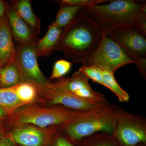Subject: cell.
I'll use <instances>...</instances> for the list:
<instances>
[{"mask_svg":"<svg viewBox=\"0 0 146 146\" xmlns=\"http://www.w3.org/2000/svg\"><path fill=\"white\" fill-rule=\"evenodd\" d=\"M104 33V31L85 16L80 9L63 29L54 50L63 52L72 63H83L97 49Z\"/></svg>","mask_w":146,"mask_h":146,"instance_id":"cell-1","label":"cell"},{"mask_svg":"<svg viewBox=\"0 0 146 146\" xmlns=\"http://www.w3.org/2000/svg\"><path fill=\"white\" fill-rule=\"evenodd\" d=\"M92 22L106 31L133 26L146 34V1L143 0H115L107 4L82 8Z\"/></svg>","mask_w":146,"mask_h":146,"instance_id":"cell-2","label":"cell"},{"mask_svg":"<svg viewBox=\"0 0 146 146\" xmlns=\"http://www.w3.org/2000/svg\"><path fill=\"white\" fill-rule=\"evenodd\" d=\"M123 109L109 102L78 112L58 130L72 142L99 132L113 134Z\"/></svg>","mask_w":146,"mask_h":146,"instance_id":"cell-3","label":"cell"},{"mask_svg":"<svg viewBox=\"0 0 146 146\" xmlns=\"http://www.w3.org/2000/svg\"><path fill=\"white\" fill-rule=\"evenodd\" d=\"M80 111L61 106L46 108L31 104L18 108L9 119L10 122L17 125H30L45 128L63 125L72 120Z\"/></svg>","mask_w":146,"mask_h":146,"instance_id":"cell-4","label":"cell"},{"mask_svg":"<svg viewBox=\"0 0 146 146\" xmlns=\"http://www.w3.org/2000/svg\"><path fill=\"white\" fill-rule=\"evenodd\" d=\"M130 63L134 62L128 57L120 46L104 33L97 49L82 64L84 66H95L114 74L119 68Z\"/></svg>","mask_w":146,"mask_h":146,"instance_id":"cell-5","label":"cell"},{"mask_svg":"<svg viewBox=\"0 0 146 146\" xmlns=\"http://www.w3.org/2000/svg\"><path fill=\"white\" fill-rule=\"evenodd\" d=\"M33 84L37 90V99L41 100L42 103L50 106H61L82 111L104 104L94 103L79 98L54 82L48 81L44 84Z\"/></svg>","mask_w":146,"mask_h":146,"instance_id":"cell-6","label":"cell"},{"mask_svg":"<svg viewBox=\"0 0 146 146\" xmlns=\"http://www.w3.org/2000/svg\"><path fill=\"white\" fill-rule=\"evenodd\" d=\"M112 134L122 146L146 144V118L122 109Z\"/></svg>","mask_w":146,"mask_h":146,"instance_id":"cell-7","label":"cell"},{"mask_svg":"<svg viewBox=\"0 0 146 146\" xmlns=\"http://www.w3.org/2000/svg\"><path fill=\"white\" fill-rule=\"evenodd\" d=\"M135 63L146 59V34L133 26L124 27L105 32Z\"/></svg>","mask_w":146,"mask_h":146,"instance_id":"cell-8","label":"cell"},{"mask_svg":"<svg viewBox=\"0 0 146 146\" xmlns=\"http://www.w3.org/2000/svg\"><path fill=\"white\" fill-rule=\"evenodd\" d=\"M14 56L21 74V82L38 84L48 82L38 65L35 43L21 46L15 51Z\"/></svg>","mask_w":146,"mask_h":146,"instance_id":"cell-9","label":"cell"},{"mask_svg":"<svg viewBox=\"0 0 146 146\" xmlns=\"http://www.w3.org/2000/svg\"><path fill=\"white\" fill-rule=\"evenodd\" d=\"M58 79L54 82L79 98L94 103L108 102L104 95L91 88L89 78L79 70L70 77Z\"/></svg>","mask_w":146,"mask_h":146,"instance_id":"cell-10","label":"cell"},{"mask_svg":"<svg viewBox=\"0 0 146 146\" xmlns=\"http://www.w3.org/2000/svg\"><path fill=\"white\" fill-rule=\"evenodd\" d=\"M59 126H54L47 131L30 125H19L9 136L17 145L21 146H49L58 131Z\"/></svg>","mask_w":146,"mask_h":146,"instance_id":"cell-11","label":"cell"},{"mask_svg":"<svg viewBox=\"0 0 146 146\" xmlns=\"http://www.w3.org/2000/svg\"><path fill=\"white\" fill-rule=\"evenodd\" d=\"M7 15L12 35L22 45L35 43L36 33L20 17L13 7H9Z\"/></svg>","mask_w":146,"mask_h":146,"instance_id":"cell-12","label":"cell"},{"mask_svg":"<svg viewBox=\"0 0 146 146\" xmlns=\"http://www.w3.org/2000/svg\"><path fill=\"white\" fill-rule=\"evenodd\" d=\"M15 50L7 13L0 23V68L6 65Z\"/></svg>","mask_w":146,"mask_h":146,"instance_id":"cell-13","label":"cell"},{"mask_svg":"<svg viewBox=\"0 0 146 146\" xmlns=\"http://www.w3.org/2000/svg\"><path fill=\"white\" fill-rule=\"evenodd\" d=\"M62 31L63 29L57 26L54 22L50 24L45 36L35 43L37 56H47L54 51Z\"/></svg>","mask_w":146,"mask_h":146,"instance_id":"cell-14","label":"cell"},{"mask_svg":"<svg viewBox=\"0 0 146 146\" xmlns=\"http://www.w3.org/2000/svg\"><path fill=\"white\" fill-rule=\"evenodd\" d=\"M20 82L21 74L13 54L8 63L0 68V86L1 88H9L16 86Z\"/></svg>","mask_w":146,"mask_h":146,"instance_id":"cell-15","label":"cell"},{"mask_svg":"<svg viewBox=\"0 0 146 146\" xmlns=\"http://www.w3.org/2000/svg\"><path fill=\"white\" fill-rule=\"evenodd\" d=\"M18 16L35 32L40 30V21L32 9L31 2L29 0H20L15 3L14 7Z\"/></svg>","mask_w":146,"mask_h":146,"instance_id":"cell-16","label":"cell"},{"mask_svg":"<svg viewBox=\"0 0 146 146\" xmlns=\"http://www.w3.org/2000/svg\"><path fill=\"white\" fill-rule=\"evenodd\" d=\"M76 146H122L113 134L99 132L73 142Z\"/></svg>","mask_w":146,"mask_h":146,"instance_id":"cell-17","label":"cell"},{"mask_svg":"<svg viewBox=\"0 0 146 146\" xmlns=\"http://www.w3.org/2000/svg\"><path fill=\"white\" fill-rule=\"evenodd\" d=\"M13 87L23 106L32 104L37 100V90L33 84L21 82Z\"/></svg>","mask_w":146,"mask_h":146,"instance_id":"cell-18","label":"cell"},{"mask_svg":"<svg viewBox=\"0 0 146 146\" xmlns=\"http://www.w3.org/2000/svg\"><path fill=\"white\" fill-rule=\"evenodd\" d=\"M0 106L8 112L10 116L23 106L18 100L13 87L0 88Z\"/></svg>","mask_w":146,"mask_h":146,"instance_id":"cell-19","label":"cell"},{"mask_svg":"<svg viewBox=\"0 0 146 146\" xmlns=\"http://www.w3.org/2000/svg\"><path fill=\"white\" fill-rule=\"evenodd\" d=\"M103 86L112 91L117 97L120 102H126L129 101V95L119 85L115 80L113 74L107 71H103Z\"/></svg>","mask_w":146,"mask_h":146,"instance_id":"cell-20","label":"cell"},{"mask_svg":"<svg viewBox=\"0 0 146 146\" xmlns=\"http://www.w3.org/2000/svg\"><path fill=\"white\" fill-rule=\"evenodd\" d=\"M54 23L63 29L70 23L82 7L80 6H60Z\"/></svg>","mask_w":146,"mask_h":146,"instance_id":"cell-21","label":"cell"},{"mask_svg":"<svg viewBox=\"0 0 146 146\" xmlns=\"http://www.w3.org/2000/svg\"><path fill=\"white\" fill-rule=\"evenodd\" d=\"M72 63L64 60L60 59L55 63L50 79H55L63 78L70 70Z\"/></svg>","mask_w":146,"mask_h":146,"instance_id":"cell-22","label":"cell"},{"mask_svg":"<svg viewBox=\"0 0 146 146\" xmlns=\"http://www.w3.org/2000/svg\"><path fill=\"white\" fill-rule=\"evenodd\" d=\"M79 70L94 82L103 85V71L95 66L82 65Z\"/></svg>","mask_w":146,"mask_h":146,"instance_id":"cell-23","label":"cell"},{"mask_svg":"<svg viewBox=\"0 0 146 146\" xmlns=\"http://www.w3.org/2000/svg\"><path fill=\"white\" fill-rule=\"evenodd\" d=\"M110 1V0H58L54 1L58 3L60 6H80L85 7L100 4L105 2Z\"/></svg>","mask_w":146,"mask_h":146,"instance_id":"cell-24","label":"cell"},{"mask_svg":"<svg viewBox=\"0 0 146 146\" xmlns=\"http://www.w3.org/2000/svg\"><path fill=\"white\" fill-rule=\"evenodd\" d=\"M50 145V146H76L72 141L59 130L53 138Z\"/></svg>","mask_w":146,"mask_h":146,"instance_id":"cell-25","label":"cell"},{"mask_svg":"<svg viewBox=\"0 0 146 146\" xmlns=\"http://www.w3.org/2000/svg\"><path fill=\"white\" fill-rule=\"evenodd\" d=\"M137 66L138 72L142 78L146 79V59L138 60L134 63Z\"/></svg>","mask_w":146,"mask_h":146,"instance_id":"cell-26","label":"cell"},{"mask_svg":"<svg viewBox=\"0 0 146 146\" xmlns=\"http://www.w3.org/2000/svg\"><path fill=\"white\" fill-rule=\"evenodd\" d=\"M0 146H18L9 135L0 137Z\"/></svg>","mask_w":146,"mask_h":146,"instance_id":"cell-27","label":"cell"},{"mask_svg":"<svg viewBox=\"0 0 146 146\" xmlns=\"http://www.w3.org/2000/svg\"><path fill=\"white\" fill-rule=\"evenodd\" d=\"M10 115L3 108L0 106V123H3L9 119Z\"/></svg>","mask_w":146,"mask_h":146,"instance_id":"cell-28","label":"cell"},{"mask_svg":"<svg viewBox=\"0 0 146 146\" xmlns=\"http://www.w3.org/2000/svg\"><path fill=\"white\" fill-rule=\"evenodd\" d=\"M6 11V6L5 3L0 0V23Z\"/></svg>","mask_w":146,"mask_h":146,"instance_id":"cell-29","label":"cell"},{"mask_svg":"<svg viewBox=\"0 0 146 146\" xmlns=\"http://www.w3.org/2000/svg\"><path fill=\"white\" fill-rule=\"evenodd\" d=\"M3 129V123H0V137L2 136V133H1Z\"/></svg>","mask_w":146,"mask_h":146,"instance_id":"cell-30","label":"cell"},{"mask_svg":"<svg viewBox=\"0 0 146 146\" xmlns=\"http://www.w3.org/2000/svg\"><path fill=\"white\" fill-rule=\"evenodd\" d=\"M135 146H146V144L141 143L138 144V145H136Z\"/></svg>","mask_w":146,"mask_h":146,"instance_id":"cell-31","label":"cell"},{"mask_svg":"<svg viewBox=\"0 0 146 146\" xmlns=\"http://www.w3.org/2000/svg\"><path fill=\"white\" fill-rule=\"evenodd\" d=\"M0 88H1V86H0Z\"/></svg>","mask_w":146,"mask_h":146,"instance_id":"cell-32","label":"cell"}]
</instances>
